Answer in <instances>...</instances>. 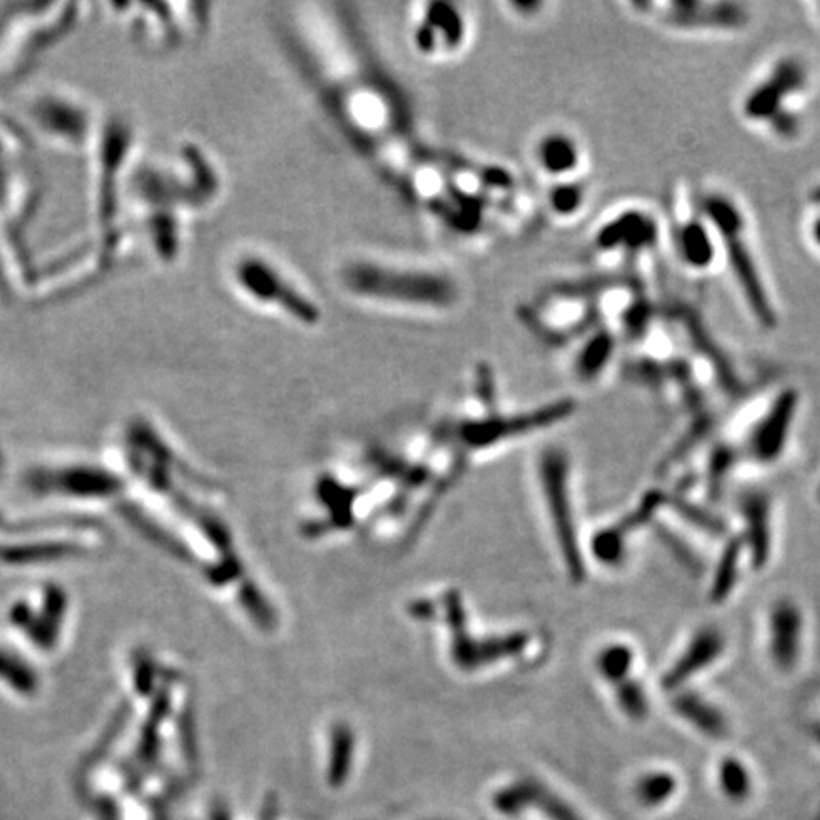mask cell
<instances>
[{"label": "cell", "mask_w": 820, "mask_h": 820, "mask_svg": "<svg viewBox=\"0 0 820 820\" xmlns=\"http://www.w3.org/2000/svg\"><path fill=\"white\" fill-rule=\"evenodd\" d=\"M817 8H819V12H820V4H819V6H817Z\"/></svg>", "instance_id": "obj_28"}, {"label": "cell", "mask_w": 820, "mask_h": 820, "mask_svg": "<svg viewBox=\"0 0 820 820\" xmlns=\"http://www.w3.org/2000/svg\"><path fill=\"white\" fill-rule=\"evenodd\" d=\"M634 655L633 650L625 644H614L604 648L600 655H598V672L610 680L612 684H621L627 680L629 671L633 667Z\"/></svg>", "instance_id": "obj_22"}, {"label": "cell", "mask_w": 820, "mask_h": 820, "mask_svg": "<svg viewBox=\"0 0 820 820\" xmlns=\"http://www.w3.org/2000/svg\"><path fill=\"white\" fill-rule=\"evenodd\" d=\"M798 409V393L784 390L750 435V452L758 462H773L783 452Z\"/></svg>", "instance_id": "obj_13"}, {"label": "cell", "mask_w": 820, "mask_h": 820, "mask_svg": "<svg viewBox=\"0 0 820 820\" xmlns=\"http://www.w3.org/2000/svg\"><path fill=\"white\" fill-rule=\"evenodd\" d=\"M724 652V636L716 629H701L691 638L688 648L674 661L671 671L663 676L665 690H678L697 672L705 671L712 665L720 653Z\"/></svg>", "instance_id": "obj_16"}, {"label": "cell", "mask_w": 820, "mask_h": 820, "mask_svg": "<svg viewBox=\"0 0 820 820\" xmlns=\"http://www.w3.org/2000/svg\"><path fill=\"white\" fill-rule=\"evenodd\" d=\"M621 340L602 323L581 336L570 350V371L581 384H593L614 361Z\"/></svg>", "instance_id": "obj_14"}, {"label": "cell", "mask_w": 820, "mask_h": 820, "mask_svg": "<svg viewBox=\"0 0 820 820\" xmlns=\"http://www.w3.org/2000/svg\"><path fill=\"white\" fill-rule=\"evenodd\" d=\"M720 784L729 798L741 800L750 792V777L745 765L735 758H726L720 765Z\"/></svg>", "instance_id": "obj_26"}, {"label": "cell", "mask_w": 820, "mask_h": 820, "mask_svg": "<svg viewBox=\"0 0 820 820\" xmlns=\"http://www.w3.org/2000/svg\"><path fill=\"white\" fill-rule=\"evenodd\" d=\"M807 238H809L811 245L820 253V207H817L815 215H813L811 221H809V226H807Z\"/></svg>", "instance_id": "obj_27"}, {"label": "cell", "mask_w": 820, "mask_h": 820, "mask_svg": "<svg viewBox=\"0 0 820 820\" xmlns=\"http://www.w3.org/2000/svg\"><path fill=\"white\" fill-rule=\"evenodd\" d=\"M354 760V739L352 733L344 727H340L333 735V746H331V762H329V783L333 786H340L348 779V773L352 769Z\"/></svg>", "instance_id": "obj_21"}, {"label": "cell", "mask_w": 820, "mask_h": 820, "mask_svg": "<svg viewBox=\"0 0 820 820\" xmlns=\"http://www.w3.org/2000/svg\"><path fill=\"white\" fill-rule=\"evenodd\" d=\"M674 710L697 731L712 739H722L727 735V720L720 710L701 695L682 693L674 699Z\"/></svg>", "instance_id": "obj_20"}, {"label": "cell", "mask_w": 820, "mask_h": 820, "mask_svg": "<svg viewBox=\"0 0 820 820\" xmlns=\"http://www.w3.org/2000/svg\"><path fill=\"white\" fill-rule=\"evenodd\" d=\"M640 18L680 33H733L745 29L750 12L735 2H634Z\"/></svg>", "instance_id": "obj_10"}, {"label": "cell", "mask_w": 820, "mask_h": 820, "mask_svg": "<svg viewBox=\"0 0 820 820\" xmlns=\"http://www.w3.org/2000/svg\"><path fill=\"white\" fill-rule=\"evenodd\" d=\"M697 200L716 232L720 255L726 257L727 266L743 295L748 312L765 329L777 327V306L773 304L765 283L743 207L733 196L718 188L701 192Z\"/></svg>", "instance_id": "obj_3"}, {"label": "cell", "mask_w": 820, "mask_h": 820, "mask_svg": "<svg viewBox=\"0 0 820 820\" xmlns=\"http://www.w3.org/2000/svg\"><path fill=\"white\" fill-rule=\"evenodd\" d=\"M669 238L678 261L693 274H707L720 257L716 232L688 187L672 190Z\"/></svg>", "instance_id": "obj_9"}, {"label": "cell", "mask_w": 820, "mask_h": 820, "mask_svg": "<svg viewBox=\"0 0 820 820\" xmlns=\"http://www.w3.org/2000/svg\"><path fill=\"white\" fill-rule=\"evenodd\" d=\"M676 783L671 773H650L636 783V798L646 805H657L669 800Z\"/></svg>", "instance_id": "obj_24"}, {"label": "cell", "mask_w": 820, "mask_h": 820, "mask_svg": "<svg viewBox=\"0 0 820 820\" xmlns=\"http://www.w3.org/2000/svg\"><path fill=\"white\" fill-rule=\"evenodd\" d=\"M661 242V224L642 205L608 213L591 234V255L608 266H634L650 259Z\"/></svg>", "instance_id": "obj_8"}, {"label": "cell", "mask_w": 820, "mask_h": 820, "mask_svg": "<svg viewBox=\"0 0 820 820\" xmlns=\"http://www.w3.org/2000/svg\"><path fill=\"white\" fill-rule=\"evenodd\" d=\"M597 295L598 278L551 283L522 300L517 321L541 344L568 350L600 325Z\"/></svg>", "instance_id": "obj_4"}, {"label": "cell", "mask_w": 820, "mask_h": 820, "mask_svg": "<svg viewBox=\"0 0 820 820\" xmlns=\"http://www.w3.org/2000/svg\"><path fill=\"white\" fill-rule=\"evenodd\" d=\"M494 805L505 815H515L526 807H536L551 820H583L566 803L560 802L557 796L536 783H517L505 788L494 798Z\"/></svg>", "instance_id": "obj_18"}, {"label": "cell", "mask_w": 820, "mask_h": 820, "mask_svg": "<svg viewBox=\"0 0 820 820\" xmlns=\"http://www.w3.org/2000/svg\"><path fill=\"white\" fill-rule=\"evenodd\" d=\"M335 278L348 299L384 312L445 316L466 300V283L441 262L354 255L338 264Z\"/></svg>", "instance_id": "obj_2"}, {"label": "cell", "mask_w": 820, "mask_h": 820, "mask_svg": "<svg viewBox=\"0 0 820 820\" xmlns=\"http://www.w3.org/2000/svg\"><path fill=\"white\" fill-rule=\"evenodd\" d=\"M589 198H591V183L587 181V177L543 185L538 194L543 221L545 219L553 223L576 221L589 204Z\"/></svg>", "instance_id": "obj_17"}, {"label": "cell", "mask_w": 820, "mask_h": 820, "mask_svg": "<svg viewBox=\"0 0 820 820\" xmlns=\"http://www.w3.org/2000/svg\"><path fill=\"white\" fill-rule=\"evenodd\" d=\"M530 160L543 185L585 177V147L576 133L564 128L541 131L532 141Z\"/></svg>", "instance_id": "obj_11"}, {"label": "cell", "mask_w": 820, "mask_h": 820, "mask_svg": "<svg viewBox=\"0 0 820 820\" xmlns=\"http://www.w3.org/2000/svg\"><path fill=\"white\" fill-rule=\"evenodd\" d=\"M230 278L243 299L264 312L276 314L299 329H317L323 323L321 302L281 264L245 251L230 266Z\"/></svg>", "instance_id": "obj_5"}, {"label": "cell", "mask_w": 820, "mask_h": 820, "mask_svg": "<svg viewBox=\"0 0 820 820\" xmlns=\"http://www.w3.org/2000/svg\"><path fill=\"white\" fill-rule=\"evenodd\" d=\"M615 697H617L619 707H621V710H623L629 718H633V720H644V718L648 716L650 705H648L646 691H644V688H642L640 684L629 682V680L617 684Z\"/></svg>", "instance_id": "obj_25"}, {"label": "cell", "mask_w": 820, "mask_h": 820, "mask_svg": "<svg viewBox=\"0 0 820 820\" xmlns=\"http://www.w3.org/2000/svg\"><path fill=\"white\" fill-rule=\"evenodd\" d=\"M803 619L798 606L779 600L769 614V652L775 665L792 671L802 652Z\"/></svg>", "instance_id": "obj_15"}, {"label": "cell", "mask_w": 820, "mask_h": 820, "mask_svg": "<svg viewBox=\"0 0 820 820\" xmlns=\"http://www.w3.org/2000/svg\"><path fill=\"white\" fill-rule=\"evenodd\" d=\"M289 42L300 73L346 143L393 187L424 149L409 97L354 19L335 6H306Z\"/></svg>", "instance_id": "obj_1"}, {"label": "cell", "mask_w": 820, "mask_h": 820, "mask_svg": "<svg viewBox=\"0 0 820 820\" xmlns=\"http://www.w3.org/2000/svg\"><path fill=\"white\" fill-rule=\"evenodd\" d=\"M807 92L809 71L805 63L798 57H781L748 88L741 101L743 118L777 137L792 139L802 131L800 103Z\"/></svg>", "instance_id": "obj_6"}, {"label": "cell", "mask_w": 820, "mask_h": 820, "mask_svg": "<svg viewBox=\"0 0 820 820\" xmlns=\"http://www.w3.org/2000/svg\"><path fill=\"white\" fill-rule=\"evenodd\" d=\"M741 551H743V547H741L739 541H731V543L727 545V549L724 551L722 559H720V564H718L712 589H710V597H712V600L720 602V600H724V598L731 593V589H733V585H735V581H737Z\"/></svg>", "instance_id": "obj_23"}, {"label": "cell", "mask_w": 820, "mask_h": 820, "mask_svg": "<svg viewBox=\"0 0 820 820\" xmlns=\"http://www.w3.org/2000/svg\"><path fill=\"white\" fill-rule=\"evenodd\" d=\"M545 488L551 498V509H553V519L555 528L559 534L560 545L566 557V564L570 574L574 579L583 578V562L579 557V547L576 543V532L572 524V513L568 504V492H566V458L560 452H547L541 464Z\"/></svg>", "instance_id": "obj_12"}, {"label": "cell", "mask_w": 820, "mask_h": 820, "mask_svg": "<svg viewBox=\"0 0 820 820\" xmlns=\"http://www.w3.org/2000/svg\"><path fill=\"white\" fill-rule=\"evenodd\" d=\"M473 38V18L462 2L429 0L410 16V50L428 63H447L462 56Z\"/></svg>", "instance_id": "obj_7"}, {"label": "cell", "mask_w": 820, "mask_h": 820, "mask_svg": "<svg viewBox=\"0 0 820 820\" xmlns=\"http://www.w3.org/2000/svg\"><path fill=\"white\" fill-rule=\"evenodd\" d=\"M741 511L746 521V543L756 566H764L769 555V504L764 494H748Z\"/></svg>", "instance_id": "obj_19"}]
</instances>
